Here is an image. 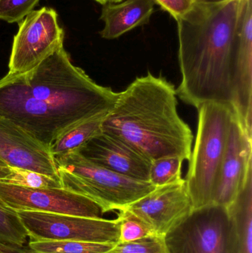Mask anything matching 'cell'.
<instances>
[{
	"label": "cell",
	"mask_w": 252,
	"mask_h": 253,
	"mask_svg": "<svg viewBox=\"0 0 252 253\" xmlns=\"http://www.w3.org/2000/svg\"><path fill=\"white\" fill-rule=\"evenodd\" d=\"M117 96L75 66L61 46L33 69L0 80V116L49 150L71 128L108 114Z\"/></svg>",
	"instance_id": "1"
},
{
	"label": "cell",
	"mask_w": 252,
	"mask_h": 253,
	"mask_svg": "<svg viewBox=\"0 0 252 253\" xmlns=\"http://www.w3.org/2000/svg\"><path fill=\"white\" fill-rule=\"evenodd\" d=\"M239 1L195 2L176 21L181 74L176 93L196 109L207 102L235 108Z\"/></svg>",
	"instance_id": "2"
},
{
	"label": "cell",
	"mask_w": 252,
	"mask_h": 253,
	"mask_svg": "<svg viewBox=\"0 0 252 253\" xmlns=\"http://www.w3.org/2000/svg\"><path fill=\"white\" fill-rule=\"evenodd\" d=\"M176 89L149 73L118 93L102 130L131 146L148 160L164 156L190 159L193 134L178 112Z\"/></svg>",
	"instance_id": "3"
},
{
	"label": "cell",
	"mask_w": 252,
	"mask_h": 253,
	"mask_svg": "<svg viewBox=\"0 0 252 253\" xmlns=\"http://www.w3.org/2000/svg\"><path fill=\"white\" fill-rule=\"evenodd\" d=\"M197 110L196 138L184 178L193 210L213 204L235 111L232 105L219 102H207Z\"/></svg>",
	"instance_id": "4"
},
{
	"label": "cell",
	"mask_w": 252,
	"mask_h": 253,
	"mask_svg": "<svg viewBox=\"0 0 252 253\" xmlns=\"http://www.w3.org/2000/svg\"><path fill=\"white\" fill-rule=\"evenodd\" d=\"M53 158L62 188L93 201L103 213L121 211L155 188L95 165L75 150Z\"/></svg>",
	"instance_id": "5"
},
{
	"label": "cell",
	"mask_w": 252,
	"mask_h": 253,
	"mask_svg": "<svg viewBox=\"0 0 252 253\" xmlns=\"http://www.w3.org/2000/svg\"><path fill=\"white\" fill-rule=\"evenodd\" d=\"M28 233V241H78L118 243L120 223L108 220L37 211H16Z\"/></svg>",
	"instance_id": "6"
},
{
	"label": "cell",
	"mask_w": 252,
	"mask_h": 253,
	"mask_svg": "<svg viewBox=\"0 0 252 253\" xmlns=\"http://www.w3.org/2000/svg\"><path fill=\"white\" fill-rule=\"evenodd\" d=\"M227 209L210 205L193 210L164 236L169 253H229Z\"/></svg>",
	"instance_id": "7"
},
{
	"label": "cell",
	"mask_w": 252,
	"mask_h": 253,
	"mask_svg": "<svg viewBox=\"0 0 252 253\" xmlns=\"http://www.w3.org/2000/svg\"><path fill=\"white\" fill-rule=\"evenodd\" d=\"M19 25L13 37L9 60L10 74H20L33 69L41 61L63 46L65 32L51 7L34 10Z\"/></svg>",
	"instance_id": "8"
},
{
	"label": "cell",
	"mask_w": 252,
	"mask_h": 253,
	"mask_svg": "<svg viewBox=\"0 0 252 253\" xmlns=\"http://www.w3.org/2000/svg\"><path fill=\"white\" fill-rule=\"evenodd\" d=\"M193 211L184 178L157 187L121 212L136 218L152 235L164 236Z\"/></svg>",
	"instance_id": "9"
},
{
	"label": "cell",
	"mask_w": 252,
	"mask_h": 253,
	"mask_svg": "<svg viewBox=\"0 0 252 253\" xmlns=\"http://www.w3.org/2000/svg\"><path fill=\"white\" fill-rule=\"evenodd\" d=\"M0 201L15 211H27L102 218L99 205L64 188L35 189L0 181Z\"/></svg>",
	"instance_id": "10"
},
{
	"label": "cell",
	"mask_w": 252,
	"mask_h": 253,
	"mask_svg": "<svg viewBox=\"0 0 252 253\" xmlns=\"http://www.w3.org/2000/svg\"><path fill=\"white\" fill-rule=\"evenodd\" d=\"M252 172V135L241 124L235 111L213 205L229 206Z\"/></svg>",
	"instance_id": "11"
},
{
	"label": "cell",
	"mask_w": 252,
	"mask_h": 253,
	"mask_svg": "<svg viewBox=\"0 0 252 253\" xmlns=\"http://www.w3.org/2000/svg\"><path fill=\"white\" fill-rule=\"evenodd\" d=\"M75 151L105 169L134 179L149 181L150 161L122 140L102 130Z\"/></svg>",
	"instance_id": "12"
},
{
	"label": "cell",
	"mask_w": 252,
	"mask_h": 253,
	"mask_svg": "<svg viewBox=\"0 0 252 253\" xmlns=\"http://www.w3.org/2000/svg\"><path fill=\"white\" fill-rule=\"evenodd\" d=\"M0 159L10 168L34 171L59 180L57 169L50 151L23 129L1 116Z\"/></svg>",
	"instance_id": "13"
},
{
	"label": "cell",
	"mask_w": 252,
	"mask_h": 253,
	"mask_svg": "<svg viewBox=\"0 0 252 253\" xmlns=\"http://www.w3.org/2000/svg\"><path fill=\"white\" fill-rule=\"evenodd\" d=\"M235 109L252 135V0H240L235 67Z\"/></svg>",
	"instance_id": "14"
},
{
	"label": "cell",
	"mask_w": 252,
	"mask_h": 253,
	"mask_svg": "<svg viewBox=\"0 0 252 253\" xmlns=\"http://www.w3.org/2000/svg\"><path fill=\"white\" fill-rule=\"evenodd\" d=\"M153 0H123L102 6L100 20L104 28L99 32L105 40H112L147 25L155 10Z\"/></svg>",
	"instance_id": "15"
},
{
	"label": "cell",
	"mask_w": 252,
	"mask_h": 253,
	"mask_svg": "<svg viewBox=\"0 0 252 253\" xmlns=\"http://www.w3.org/2000/svg\"><path fill=\"white\" fill-rule=\"evenodd\" d=\"M226 209L229 218V253H252V172Z\"/></svg>",
	"instance_id": "16"
},
{
	"label": "cell",
	"mask_w": 252,
	"mask_h": 253,
	"mask_svg": "<svg viewBox=\"0 0 252 253\" xmlns=\"http://www.w3.org/2000/svg\"><path fill=\"white\" fill-rule=\"evenodd\" d=\"M108 114L98 116L71 128L61 135L49 149L53 156L77 150L92 137L102 131V125Z\"/></svg>",
	"instance_id": "17"
},
{
	"label": "cell",
	"mask_w": 252,
	"mask_h": 253,
	"mask_svg": "<svg viewBox=\"0 0 252 253\" xmlns=\"http://www.w3.org/2000/svg\"><path fill=\"white\" fill-rule=\"evenodd\" d=\"M115 245L78 241H28L30 251L38 253H105Z\"/></svg>",
	"instance_id": "18"
},
{
	"label": "cell",
	"mask_w": 252,
	"mask_h": 253,
	"mask_svg": "<svg viewBox=\"0 0 252 253\" xmlns=\"http://www.w3.org/2000/svg\"><path fill=\"white\" fill-rule=\"evenodd\" d=\"M183 160L179 156H168L152 161L149 181L155 187L181 181Z\"/></svg>",
	"instance_id": "19"
},
{
	"label": "cell",
	"mask_w": 252,
	"mask_h": 253,
	"mask_svg": "<svg viewBox=\"0 0 252 253\" xmlns=\"http://www.w3.org/2000/svg\"><path fill=\"white\" fill-rule=\"evenodd\" d=\"M0 242L25 246L28 233L16 211L6 207L0 201Z\"/></svg>",
	"instance_id": "20"
},
{
	"label": "cell",
	"mask_w": 252,
	"mask_h": 253,
	"mask_svg": "<svg viewBox=\"0 0 252 253\" xmlns=\"http://www.w3.org/2000/svg\"><path fill=\"white\" fill-rule=\"evenodd\" d=\"M105 253H169L164 236H149L134 242L115 244Z\"/></svg>",
	"instance_id": "21"
},
{
	"label": "cell",
	"mask_w": 252,
	"mask_h": 253,
	"mask_svg": "<svg viewBox=\"0 0 252 253\" xmlns=\"http://www.w3.org/2000/svg\"><path fill=\"white\" fill-rule=\"evenodd\" d=\"M13 175L7 183L29 188H62L59 180L28 169L12 168Z\"/></svg>",
	"instance_id": "22"
},
{
	"label": "cell",
	"mask_w": 252,
	"mask_h": 253,
	"mask_svg": "<svg viewBox=\"0 0 252 253\" xmlns=\"http://www.w3.org/2000/svg\"><path fill=\"white\" fill-rule=\"evenodd\" d=\"M40 0H0V20L19 23L38 4Z\"/></svg>",
	"instance_id": "23"
},
{
	"label": "cell",
	"mask_w": 252,
	"mask_h": 253,
	"mask_svg": "<svg viewBox=\"0 0 252 253\" xmlns=\"http://www.w3.org/2000/svg\"><path fill=\"white\" fill-rule=\"evenodd\" d=\"M117 219L120 223V235L118 242H134L146 236H153L149 230L136 218L118 211Z\"/></svg>",
	"instance_id": "24"
},
{
	"label": "cell",
	"mask_w": 252,
	"mask_h": 253,
	"mask_svg": "<svg viewBox=\"0 0 252 253\" xmlns=\"http://www.w3.org/2000/svg\"><path fill=\"white\" fill-rule=\"evenodd\" d=\"M164 11L177 21L187 13L196 2L195 0H153Z\"/></svg>",
	"instance_id": "25"
},
{
	"label": "cell",
	"mask_w": 252,
	"mask_h": 253,
	"mask_svg": "<svg viewBox=\"0 0 252 253\" xmlns=\"http://www.w3.org/2000/svg\"><path fill=\"white\" fill-rule=\"evenodd\" d=\"M30 252L28 245L19 246L0 242V253H28Z\"/></svg>",
	"instance_id": "26"
},
{
	"label": "cell",
	"mask_w": 252,
	"mask_h": 253,
	"mask_svg": "<svg viewBox=\"0 0 252 253\" xmlns=\"http://www.w3.org/2000/svg\"><path fill=\"white\" fill-rule=\"evenodd\" d=\"M13 175V169L0 159V181L7 182Z\"/></svg>",
	"instance_id": "27"
},
{
	"label": "cell",
	"mask_w": 252,
	"mask_h": 253,
	"mask_svg": "<svg viewBox=\"0 0 252 253\" xmlns=\"http://www.w3.org/2000/svg\"><path fill=\"white\" fill-rule=\"evenodd\" d=\"M96 2L99 4L104 5V4H107L109 2H120V1H123V0H94Z\"/></svg>",
	"instance_id": "28"
},
{
	"label": "cell",
	"mask_w": 252,
	"mask_h": 253,
	"mask_svg": "<svg viewBox=\"0 0 252 253\" xmlns=\"http://www.w3.org/2000/svg\"><path fill=\"white\" fill-rule=\"evenodd\" d=\"M223 1V0H195L196 2H216V1Z\"/></svg>",
	"instance_id": "29"
},
{
	"label": "cell",
	"mask_w": 252,
	"mask_h": 253,
	"mask_svg": "<svg viewBox=\"0 0 252 253\" xmlns=\"http://www.w3.org/2000/svg\"><path fill=\"white\" fill-rule=\"evenodd\" d=\"M28 253H34V252H32V251H30V252Z\"/></svg>",
	"instance_id": "30"
}]
</instances>
